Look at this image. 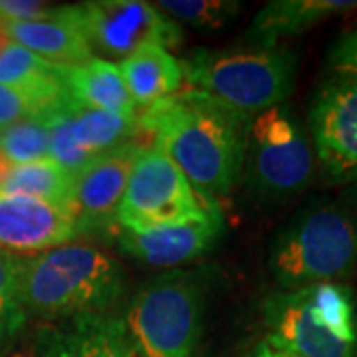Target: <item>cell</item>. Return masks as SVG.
<instances>
[{
	"label": "cell",
	"mask_w": 357,
	"mask_h": 357,
	"mask_svg": "<svg viewBox=\"0 0 357 357\" xmlns=\"http://www.w3.org/2000/svg\"><path fill=\"white\" fill-rule=\"evenodd\" d=\"M252 117L201 89H183L137 117V128L181 169L195 192L217 203L243 177Z\"/></svg>",
	"instance_id": "obj_1"
},
{
	"label": "cell",
	"mask_w": 357,
	"mask_h": 357,
	"mask_svg": "<svg viewBox=\"0 0 357 357\" xmlns=\"http://www.w3.org/2000/svg\"><path fill=\"white\" fill-rule=\"evenodd\" d=\"M18 298L26 314L70 319L107 314L123 294V270L114 256L86 244H62L16 258Z\"/></svg>",
	"instance_id": "obj_2"
},
{
	"label": "cell",
	"mask_w": 357,
	"mask_h": 357,
	"mask_svg": "<svg viewBox=\"0 0 357 357\" xmlns=\"http://www.w3.org/2000/svg\"><path fill=\"white\" fill-rule=\"evenodd\" d=\"M270 274L280 290L342 282L357 272V211L349 204H314L274 238Z\"/></svg>",
	"instance_id": "obj_3"
},
{
	"label": "cell",
	"mask_w": 357,
	"mask_h": 357,
	"mask_svg": "<svg viewBox=\"0 0 357 357\" xmlns=\"http://www.w3.org/2000/svg\"><path fill=\"white\" fill-rule=\"evenodd\" d=\"M266 340L300 357H357V296L342 282L278 290L262 302Z\"/></svg>",
	"instance_id": "obj_4"
},
{
	"label": "cell",
	"mask_w": 357,
	"mask_h": 357,
	"mask_svg": "<svg viewBox=\"0 0 357 357\" xmlns=\"http://www.w3.org/2000/svg\"><path fill=\"white\" fill-rule=\"evenodd\" d=\"M181 68L192 89L211 93L255 117L292 96L298 56L280 44L197 48L181 60Z\"/></svg>",
	"instance_id": "obj_5"
},
{
	"label": "cell",
	"mask_w": 357,
	"mask_h": 357,
	"mask_svg": "<svg viewBox=\"0 0 357 357\" xmlns=\"http://www.w3.org/2000/svg\"><path fill=\"white\" fill-rule=\"evenodd\" d=\"M203 314L201 276L169 270L145 282L119 319L135 357H195Z\"/></svg>",
	"instance_id": "obj_6"
},
{
	"label": "cell",
	"mask_w": 357,
	"mask_h": 357,
	"mask_svg": "<svg viewBox=\"0 0 357 357\" xmlns=\"http://www.w3.org/2000/svg\"><path fill=\"white\" fill-rule=\"evenodd\" d=\"M314 151L292 109L280 103L252 117L244 177L258 199L284 201L314 177Z\"/></svg>",
	"instance_id": "obj_7"
},
{
	"label": "cell",
	"mask_w": 357,
	"mask_h": 357,
	"mask_svg": "<svg viewBox=\"0 0 357 357\" xmlns=\"http://www.w3.org/2000/svg\"><path fill=\"white\" fill-rule=\"evenodd\" d=\"M217 203L203 201L187 177L153 143L143 145L129 173L117 227L149 230L203 218Z\"/></svg>",
	"instance_id": "obj_8"
},
{
	"label": "cell",
	"mask_w": 357,
	"mask_h": 357,
	"mask_svg": "<svg viewBox=\"0 0 357 357\" xmlns=\"http://www.w3.org/2000/svg\"><path fill=\"white\" fill-rule=\"evenodd\" d=\"M72 20L91 52L126 60L143 46L175 48L183 40L181 26L155 4L141 0H91L68 6Z\"/></svg>",
	"instance_id": "obj_9"
},
{
	"label": "cell",
	"mask_w": 357,
	"mask_h": 357,
	"mask_svg": "<svg viewBox=\"0 0 357 357\" xmlns=\"http://www.w3.org/2000/svg\"><path fill=\"white\" fill-rule=\"evenodd\" d=\"M310 131L324 177L351 183L357 177V77L333 76L319 86L310 107Z\"/></svg>",
	"instance_id": "obj_10"
},
{
	"label": "cell",
	"mask_w": 357,
	"mask_h": 357,
	"mask_svg": "<svg viewBox=\"0 0 357 357\" xmlns=\"http://www.w3.org/2000/svg\"><path fill=\"white\" fill-rule=\"evenodd\" d=\"M141 147L143 143L133 137L98 155L74 177L72 215L77 236L117 229V211Z\"/></svg>",
	"instance_id": "obj_11"
},
{
	"label": "cell",
	"mask_w": 357,
	"mask_h": 357,
	"mask_svg": "<svg viewBox=\"0 0 357 357\" xmlns=\"http://www.w3.org/2000/svg\"><path fill=\"white\" fill-rule=\"evenodd\" d=\"M222 215L218 204H213L203 218L185 225L161 227L149 230H129L117 227L115 243L121 252L143 264L159 268L178 266L206 255L222 232Z\"/></svg>",
	"instance_id": "obj_12"
},
{
	"label": "cell",
	"mask_w": 357,
	"mask_h": 357,
	"mask_svg": "<svg viewBox=\"0 0 357 357\" xmlns=\"http://www.w3.org/2000/svg\"><path fill=\"white\" fill-rule=\"evenodd\" d=\"M77 236L68 206L0 191V248L6 252H42Z\"/></svg>",
	"instance_id": "obj_13"
},
{
	"label": "cell",
	"mask_w": 357,
	"mask_h": 357,
	"mask_svg": "<svg viewBox=\"0 0 357 357\" xmlns=\"http://www.w3.org/2000/svg\"><path fill=\"white\" fill-rule=\"evenodd\" d=\"M36 357H135L121 319L112 314H88L42 328Z\"/></svg>",
	"instance_id": "obj_14"
},
{
	"label": "cell",
	"mask_w": 357,
	"mask_h": 357,
	"mask_svg": "<svg viewBox=\"0 0 357 357\" xmlns=\"http://www.w3.org/2000/svg\"><path fill=\"white\" fill-rule=\"evenodd\" d=\"M4 26L14 44L54 66L84 64L93 58V52L72 20L68 6H60V14L50 20L4 22Z\"/></svg>",
	"instance_id": "obj_15"
},
{
	"label": "cell",
	"mask_w": 357,
	"mask_h": 357,
	"mask_svg": "<svg viewBox=\"0 0 357 357\" xmlns=\"http://www.w3.org/2000/svg\"><path fill=\"white\" fill-rule=\"evenodd\" d=\"M356 8V0H274L255 16L248 40L260 46H278V40L304 34L321 20Z\"/></svg>",
	"instance_id": "obj_16"
},
{
	"label": "cell",
	"mask_w": 357,
	"mask_h": 357,
	"mask_svg": "<svg viewBox=\"0 0 357 357\" xmlns=\"http://www.w3.org/2000/svg\"><path fill=\"white\" fill-rule=\"evenodd\" d=\"M62 77L66 93L72 102L137 117V105L129 96L119 68L112 60L93 56L84 64L62 66Z\"/></svg>",
	"instance_id": "obj_17"
},
{
	"label": "cell",
	"mask_w": 357,
	"mask_h": 357,
	"mask_svg": "<svg viewBox=\"0 0 357 357\" xmlns=\"http://www.w3.org/2000/svg\"><path fill=\"white\" fill-rule=\"evenodd\" d=\"M117 68L133 103L143 109L181 91L185 79L181 60L157 44L135 50L129 58L121 60Z\"/></svg>",
	"instance_id": "obj_18"
},
{
	"label": "cell",
	"mask_w": 357,
	"mask_h": 357,
	"mask_svg": "<svg viewBox=\"0 0 357 357\" xmlns=\"http://www.w3.org/2000/svg\"><path fill=\"white\" fill-rule=\"evenodd\" d=\"M64 119L72 139L91 157L112 151L114 147L133 139L137 117L93 109L66 98Z\"/></svg>",
	"instance_id": "obj_19"
},
{
	"label": "cell",
	"mask_w": 357,
	"mask_h": 357,
	"mask_svg": "<svg viewBox=\"0 0 357 357\" xmlns=\"http://www.w3.org/2000/svg\"><path fill=\"white\" fill-rule=\"evenodd\" d=\"M74 175L58 165L54 159H40L32 163H8L0 177V191L24 195L46 203L62 204L72 211Z\"/></svg>",
	"instance_id": "obj_20"
},
{
	"label": "cell",
	"mask_w": 357,
	"mask_h": 357,
	"mask_svg": "<svg viewBox=\"0 0 357 357\" xmlns=\"http://www.w3.org/2000/svg\"><path fill=\"white\" fill-rule=\"evenodd\" d=\"M0 84L56 96L66 93L62 66L50 64L14 42L0 50Z\"/></svg>",
	"instance_id": "obj_21"
},
{
	"label": "cell",
	"mask_w": 357,
	"mask_h": 357,
	"mask_svg": "<svg viewBox=\"0 0 357 357\" xmlns=\"http://www.w3.org/2000/svg\"><path fill=\"white\" fill-rule=\"evenodd\" d=\"M0 155L14 165L50 157V129L46 114L20 119L0 129Z\"/></svg>",
	"instance_id": "obj_22"
},
{
	"label": "cell",
	"mask_w": 357,
	"mask_h": 357,
	"mask_svg": "<svg viewBox=\"0 0 357 357\" xmlns=\"http://www.w3.org/2000/svg\"><path fill=\"white\" fill-rule=\"evenodd\" d=\"M155 6L169 18L199 30L222 28L241 13V2L234 0H163Z\"/></svg>",
	"instance_id": "obj_23"
},
{
	"label": "cell",
	"mask_w": 357,
	"mask_h": 357,
	"mask_svg": "<svg viewBox=\"0 0 357 357\" xmlns=\"http://www.w3.org/2000/svg\"><path fill=\"white\" fill-rule=\"evenodd\" d=\"M16 258L18 255L0 248V345L10 342L28 318L18 298Z\"/></svg>",
	"instance_id": "obj_24"
},
{
	"label": "cell",
	"mask_w": 357,
	"mask_h": 357,
	"mask_svg": "<svg viewBox=\"0 0 357 357\" xmlns=\"http://www.w3.org/2000/svg\"><path fill=\"white\" fill-rule=\"evenodd\" d=\"M68 98V93H42L28 89L10 88L0 84V129L8 128L20 119L44 115L58 107Z\"/></svg>",
	"instance_id": "obj_25"
},
{
	"label": "cell",
	"mask_w": 357,
	"mask_h": 357,
	"mask_svg": "<svg viewBox=\"0 0 357 357\" xmlns=\"http://www.w3.org/2000/svg\"><path fill=\"white\" fill-rule=\"evenodd\" d=\"M60 14V6L36 0H0V18L4 22H36L50 20Z\"/></svg>",
	"instance_id": "obj_26"
},
{
	"label": "cell",
	"mask_w": 357,
	"mask_h": 357,
	"mask_svg": "<svg viewBox=\"0 0 357 357\" xmlns=\"http://www.w3.org/2000/svg\"><path fill=\"white\" fill-rule=\"evenodd\" d=\"M328 66L333 76L357 77V26L333 44L328 54Z\"/></svg>",
	"instance_id": "obj_27"
},
{
	"label": "cell",
	"mask_w": 357,
	"mask_h": 357,
	"mask_svg": "<svg viewBox=\"0 0 357 357\" xmlns=\"http://www.w3.org/2000/svg\"><path fill=\"white\" fill-rule=\"evenodd\" d=\"M246 357H300L292 354V351H288V349H284L280 345L272 344V342H268L266 337L264 340H260L258 344L248 351V356Z\"/></svg>",
	"instance_id": "obj_28"
},
{
	"label": "cell",
	"mask_w": 357,
	"mask_h": 357,
	"mask_svg": "<svg viewBox=\"0 0 357 357\" xmlns=\"http://www.w3.org/2000/svg\"><path fill=\"white\" fill-rule=\"evenodd\" d=\"M347 199H349V206L357 211V177L349 183V189H347Z\"/></svg>",
	"instance_id": "obj_29"
},
{
	"label": "cell",
	"mask_w": 357,
	"mask_h": 357,
	"mask_svg": "<svg viewBox=\"0 0 357 357\" xmlns=\"http://www.w3.org/2000/svg\"><path fill=\"white\" fill-rule=\"evenodd\" d=\"M8 42H13V40L8 38V32H6V26H4V20L0 18V50L8 44Z\"/></svg>",
	"instance_id": "obj_30"
}]
</instances>
